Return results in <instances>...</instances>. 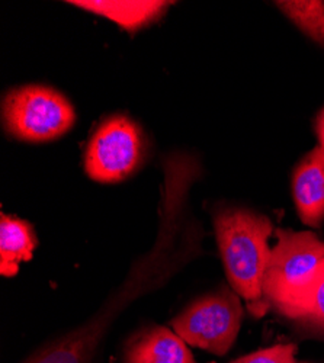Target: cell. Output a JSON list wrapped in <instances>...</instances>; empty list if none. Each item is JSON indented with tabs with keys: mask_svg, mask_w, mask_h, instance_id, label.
Instances as JSON below:
<instances>
[{
	"mask_svg": "<svg viewBox=\"0 0 324 363\" xmlns=\"http://www.w3.org/2000/svg\"><path fill=\"white\" fill-rule=\"evenodd\" d=\"M214 228L230 286L245 299L256 318L271 308L263 295V278L274 233L271 220L242 206H225L214 214Z\"/></svg>",
	"mask_w": 324,
	"mask_h": 363,
	"instance_id": "cell-1",
	"label": "cell"
},
{
	"mask_svg": "<svg viewBox=\"0 0 324 363\" xmlns=\"http://www.w3.org/2000/svg\"><path fill=\"white\" fill-rule=\"evenodd\" d=\"M278 243L264 270L263 295L271 310L286 317L310 292L324 266V240L311 231L276 230Z\"/></svg>",
	"mask_w": 324,
	"mask_h": 363,
	"instance_id": "cell-2",
	"label": "cell"
},
{
	"mask_svg": "<svg viewBox=\"0 0 324 363\" xmlns=\"http://www.w3.org/2000/svg\"><path fill=\"white\" fill-rule=\"evenodd\" d=\"M242 321L240 296L231 286H221L192 302L170 325L186 345L224 356L238 339Z\"/></svg>",
	"mask_w": 324,
	"mask_h": 363,
	"instance_id": "cell-3",
	"label": "cell"
},
{
	"mask_svg": "<svg viewBox=\"0 0 324 363\" xmlns=\"http://www.w3.org/2000/svg\"><path fill=\"white\" fill-rule=\"evenodd\" d=\"M4 125L23 141H50L66 134L76 113L70 102L57 90L44 86H25L11 90L2 102Z\"/></svg>",
	"mask_w": 324,
	"mask_h": 363,
	"instance_id": "cell-4",
	"label": "cell"
},
{
	"mask_svg": "<svg viewBox=\"0 0 324 363\" xmlns=\"http://www.w3.org/2000/svg\"><path fill=\"white\" fill-rule=\"evenodd\" d=\"M143 156L138 127L127 116L116 115L98 128L86 151V172L94 180L111 184L133 173Z\"/></svg>",
	"mask_w": 324,
	"mask_h": 363,
	"instance_id": "cell-5",
	"label": "cell"
},
{
	"mask_svg": "<svg viewBox=\"0 0 324 363\" xmlns=\"http://www.w3.org/2000/svg\"><path fill=\"white\" fill-rule=\"evenodd\" d=\"M292 194L306 225L324 223V148L315 147L298 163L292 177Z\"/></svg>",
	"mask_w": 324,
	"mask_h": 363,
	"instance_id": "cell-6",
	"label": "cell"
},
{
	"mask_svg": "<svg viewBox=\"0 0 324 363\" xmlns=\"http://www.w3.org/2000/svg\"><path fill=\"white\" fill-rule=\"evenodd\" d=\"M123 363H195L186 343L173 330L147 327L127 342Z\"/></svg>",
	"mask_w": 324,
	"mask_h": 363,
	"instance_id": "cell-7",
	"label": "cell"
},
{
	"mask_svg": "<svg viewBox=\"0 0 324 363\" xmlns=\"http://www.w3.org/2000/svg\"><path fill=\"white\" fill-rule=\"evenodd\" d=\"M37 240L31 224L2 214L0 217V274L15 277L22 262L31 260Z\"/></svg>",
	"mask_w": 324,
	"mask_h": 363,
	"instance_id": "cell-8",
	"label": "cell"
},
{
	"mask_svg": "<svg viewBox=\"0 0 324 363\" xmlns=\"http://www.w3.org/2000/svg\"><path fill=\"white\" fill-rule=\"evenodd\" d=\"M69 4L102 15L128 29V31H135V29L152 23L170 5L169 2H118V0H115V2H108V0H104V2H96V0L84 2V0H80V2Z\"/></svg>",
	"mask_w": 324,
	"mask_h": 363,
	"instance_id": "cell-9",
	"label": "cell"
},
{
	"mask_svg": "<svg viewBox=\"0 0 324 363\" xmlns=\"http://www.w3.org/2000/svg\"><path fill=\"white\" fill-rule=\"evenodd\" d=\"M284 318L304 335L324 340V266L310 292Z\"/></svg>",
	"mask_w": 324,
	"mask_h": 363,
	"instance_id": "cell-10",
	"label": "cell"
},
{
	"mask_svg": "<svg viewBox=\"0 0 324 363\" xmlns=\"http://www.w3.org/2000/svg\"><path fill=\"white\" fill-rule=\"evenodd\" d=\"M276 6L296 23L304 34L324 47V2L298 0L276 2Z\"/></svg>",
	"mask_w": 324,
	"mask_h": 363,
	"instance_id": "cell-11",
	"label": "cell"
},
{
	"mask_svg": "<svg viewBox=\"0 0 324 363\" xmlns=\"http://www.w3.org/2000/svg\"><path fill=\"white\" fill-rule=\"evenodd\" d=\"M297 346L291 343L275 345L235 359L230 363H297Z\"/></svg>",
	"mask_w": 324,
	"mask_h": 363,
	"instance_id": "cell-12",
	"label": "cell"
},
{
	"mask_svg": "<svg viewBox=\"0 0 324 363\" xmlns=\"http://www.w3.org/2000/svg\"><path fill=\"white\" fill-rule=\"evenodd\" d=\"M317 135L320 140V147L324 148V109L320 112L317 118Z\"/></svg>",
	"mask_w": 324,
	"mask_h": 363,
	"instance_id": "cell-13",
	"label": "cell"
},
{
	"mask_svg": "<svg viewBox=\"0 0 324 363\" xmlns=\"http://www.w3.org/2000/svg\"><path fill=\"white\" fill-rule=\"evenodd\" d=\"M300 363H310V362H300Z\"/></svg>",
	"mask_w": 324,
	"mask_h": 363,
	"instance_id": "cell-14",
	"label": "cell"
}]
</instances>
